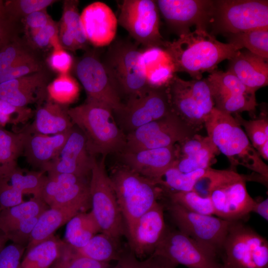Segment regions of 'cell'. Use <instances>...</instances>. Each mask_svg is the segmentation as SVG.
<instances>
[{
	"label": "cell",
	"mask_w": 268,
	"mask_h": 268,
	"mask_svg": "<svg viewBox=\"0 0 268 268\" xmlns=\"http://www.w3.org/2000/svg\"><path fill=\"white\" fill-rule=\"evenodd\" d=\"M169 55L176 73L186 72L192 79L202 78L205 72L216 70L217 65L230 60L241 49L230 43L218 41L207 30L196 28L172 42H166L164 48Z\"/></svg>",
	"instance_id": "cell-1"
},
{
	"label": "cell",
	"mask_w": 268,
	"mask_h": 268,
	"mask_svg": "<svg viewBox=\"0 0 268 268\" xmlns=\"http://www.w3.org/2000/svg\"><path fill=\"white\" fill-rule=\"evenodd\" d=\"M247 181L246 175L236 170L210 167L195 190L210 198L214 215L228 221H242L252 212L256 203L248 192Z\"/></svg>",
	"instance_id": "cell-2"
},
{
	"label": "cell",
	"mask_w": 268,
	"mask_h": 268,
	"mask_svg": "<svg viewBox=\"0 0 268 268\" xmlns=\"http://www.w3.org/2000/svg\"><path fill=\"white\" fill-rule=\"evenodd\" d=\"M204 127L207 136L219 152L227 157L231 169L244 166L268 182V165L232 115L214 107L205 119Z\"/></svg>",
	"instance_id": "cell-3"
},
{
	"label": "cell",
	"mask_w": 268,
	"mask_h": 268,
	"mask_svg": "<svg viewBox=\"0 0 268 268\" xmlns=\"http://www.w3.org/2000/svg\"><path fill=\"white\" fill-rule=\"evenodd\" d=\"M67 113L73 125L84 135L91 155L106 156L125 149L126 134L116 122L113 110L108 105L86 100L80 105L68 108Z\"/></svg>",
	"instance_id": "cell-4"
},
{
	"label": "cell",
	"mask_w": 268,
	"mask_h": 268,
	"mask_svg": "<svg viewBox=\"0 0 268 268\" xmlns=\"http://www.w3.org/2000/svg\"><path fill=\"white\" fill-rule=\"evenodd\" d=\"M142 51L136 42L117 40L110 44L101 60L113 85L122 100L125 99L124 103L142 96L150 88L146 78Z\"/></svg>",
	"instance_id": "cell-5"
},
{
	"label": "cell",
	"mask_w": 268,
	"mask_h": 268,
	"mask_svg": "<svg viewBox=\"0 0 268 268\" xmlns=\"http://www.w3.org/2000/svg\"><path fill=\"white\" fill-rule=\"evenodd\" d=\"M110 178L128 236L139 218L164 194L153 181L126 166L115 169Z\"/></svg>",
	"instance_id": "cell-6"
},
{
	"label": "cell",
	"mask_w": 268,
	"mask_h": 268,
	"mask_svg": "<svg viewBox=\"0 0 268 268\" xmlns=\"http://www.w3.org/2000/svg\"><path fill=\"white\" fill-rule=\"evenodd\" d=\"M171 112L197 132L214 108L206 78L185 80L176 74L166 86Z\"/></svg>",
	"instance_id": "cell-7"
},
{
	"label": "cell",
	"mask_w": 268,
	"mask_h": 268,
	"mask_svg": "<svg viewBox=\"0 0 268 268\" xmlns=\"http://www.w3.org/2000/svg\"><path fill=\"white\" fill-rule=\"evenodd\" d=\"M105 156L98 161L93 156L89 180L92 212L101 233L119 241L126 226L105 166Z\"/></svg>",
	"instance_id": "cell-8"
},
{
	"label": "cell",
	"mask_w": 268,
	"mask_h": 268,
	"mask_svg": "<svg viewBox=\"0 0 268 268\" xmlns=\"http://www.w3.org/2000/svg\"><path fill=\"white\" fill-rule=\"evenodd\" d=\"M209 26L211 34L226 36L268 27L267 0H215Z\"/></svg>",
	"instance_id": "cell-9"
},
{
	"label": "cell",
	"mask_w": 268,
	"mask_h": 268,
	"mask_svg": "<svg viewBox=\"0 0 268 268\" xmlns=\"http://www.w3.org/2000/svg\"><path fill=\"white\" fill-rule=\"evenodd\" d=\"M230 268H268V242L242 221H231L223 249Z\"/></svg>",
	"instance_id": "cell-10"
},
{
	"label": "cell",
	"mask_w": 268,
	"mask_h": 268,
	"mask_svg": "<svg viewBox=\"0 0 268 268\" xmlns=\"http://www.w3.org/2000/svg\"><path fill=\"white\" fill-rule=\"evenodd\" d=\"M119 9L118 23L136 43L145 48H164L167 41L160 33V12L155 0H124Z\"/></svg>",
	"instance_id": "cell-11"
},
{
	"label": "cell",
	"mask_w": 268,
	"mask_h": 268,
	"mask_svg": "<svg viewBox=\"0 0 268 268\" xmlns=\"http://www.w3.org/2000/svg\"><path fill=\"white\" fill-rule=\"evenodd\" d=\"M167 210L178 230L216 255L222 250L231 221L196 213L170 201Z\"/></svg>",
	"instance_id": "cell-12"
},
{
	"label": "cell",
	"mask_w": 268,
	"mask_h": 268,
	"mask_svg": "<svg viewBox=\"0 0 268 268\" xmlns=\"http://www.w3.org/2000/svg\"><path fill=\"white\" fill-rule=\"evenodd\" d=\"M197 133L171 112L126 134L124 150L136 151L172 146Z\"/></svg>",
	"instance_id": "cell-13"
},
{
	"label": "cell",
	"mask_w": 268,
	"mask_h": 268,
	"mask_svg": "<svg viewBox=\"0 0 268 268\" xmlns=\"http://www.w3.org/2000/svg\"><path fill=\"white\" fill-rule=\"evenodd\" d=\"M206 79L215 108L231 115L248 112L256 118L258 106L256 92L246 87L234 74L228 70L216 69L210 73Z\"/></svg>",
	"instance_id": "cell-14"
},
{
	"label": "cell",
	"mask_w": 268,
	"mask_h": 268,
	"mask_svg": "<svg viewBox=\"0 0 268 268\" xmlns=\"http://www.w3.org/2000/svg\"><path fill=\"white\" fill-rule=\"evenodd\" d=\"M151 255L164 257L188 268H221L216 254L179 230L167 229Z\"/></svg>",
	"instance_id": "cell-15"
},
{
	"label": "cell",
	"mask_w": 268,
	"mask_h": 268,
	"mask_svg": "<svg viewBox=\"0 0 268 268\" xmlns=\"http://www.w3.org/2000/svg\"><path fill=\"white\" fill-rule=\"evenodd\" d=\"M171 112L166 86L149 89L142 96L128 100L115 114L125 134L159 119Z\"/></svg>",
	"instance_id": "cell-16"
},
{
	"label": "cell",
	"mask_w": 268,
	"mask_h": 268,
	"mask_svg": "<svg viewBox=\"0 0 268 268\" xmlns=\"http://www.w3.org/2000/svg\"><path fill=\"white\" fill-rule=\"evenodd\" d=\"M75 72L87 96L86 100L105 104L114 113L124 103L113 85L101 60L94 53L85 55L77 63Z\"/></svg>",
	"instance_id": "cell-17"
},
{
	"label": "cell",
	"mask_w": 268,
	"mask_h": 268,
	"mask_svg": "<svg viewBox=\"0 0 268 268\" xmlns=\"http://www.w3.org/2000/svg\"><path fill=\"white\" fill-rule=\"evenodd\" d=\"M159 12L179 36L190 32V28L207 30L211 21L213 0H155Z\"/></svg>",
	"instance_id": "cell-18"
},
{
	"label": "cell",
	"mask_w": 268,
	"mask_h": 268,
	"mask_svg": "<svg viewBox=\"0 0 268 268\" xmlns=\"http://www.w3.org/2000/svg\"><path fill=\"white\" fill-rule=\"evenodd\" d=\"M41 198L50 207L91 206L89 180L70 174H47Z\"/></svg>",
	"instance_id": "cell-19"
},
{
	"label": "cell",
	"mask_w": 268,
	"mask_h": 268,
	"mask_svg": "<svg viewBox=\"0 0 268 268\" xmlns=\"http://www.w3.org/2000/svg\"><path fill=\"white\" fill-rule=\"evenodd\" d=\"M93 156L88 150L84 135L73 125L57 156L41 171L47 174H70L88 178Z\"/></svg>",
	"instance_id": "cell-20"
},
{
	"label": "cell",
	"mask_w": 268,
	"mask_h": 268,
	"mask_svg": "<svg viewBox=\"0 0 268 268\" xmlns=\"http://www.w3.org/2000/svg\"><path fill=\"white\" fill-rule=\"evenodd\" d=\"M166 229L163 206L157 202L139 218L128 235L131 251L137 259L150 256Z\"/></svg>",
	"instance_id": "cell-21"
},
{
	"label": "cell",
	"mask_w": 268,
	"mask_h": 268,
	"mask_svg": "<svg viewBox=\"0 0 268 268\" xmlns=\"http://www.w3.org/2000/svg\"><path fill=\"white\" fill-rule=\"evenodd\" d=\"M175 159L173 166L188 173L210 167L219 153L210 138L195 134L174 145Z\"/></svg>",
	"instance_id": "cell-22"
},
{
	"label": "cell",
	"mask_w": 268,
	"mask_h": 268,
	"mask_svg": "<svg viewBox=\"0 0 268 268\" xmlns=\"http://www.w3.org/2000/svg\"><path fill=\"white\" fill-rule=\"evenodd\" d=\"M80 18L88 42L97 47L112 43L118 20L108 5L100 1L93 2L83 9Z\"/></svg>",
	"instance_id": "cell-23"
},
{
	"label": "cell",
	"mask_w": 268,
	"mask_h": 268,
	"mask_svg": "<svg viewBox=\"0 0 268 268\" xmlns=\"http://www.w3.org/2000/svg\"><path fill=\"white\" fill-rule=\"evenodd\" d=\"M48 76L44 70L0 83V100L16 107L42 102L47 97Z\"/></svg>",
	"instance_id": "cell-24"
},
{
	"label": "cell",
	"mask_w": 268,
	"mask_h": 268,
	"mask_svg": "<svg viewBox=\"0 0 268 268\" xmlns=\"http://www.w3.org/2000/svg\"><path fill=\"white\" fill-rule=\"evenodd\" d=\"M122 157L126 167L154 182L175 161L174 146L142 149L136 151L123 150Z\"/></svg>",
	"instance_id": "cell-25"
},
{
	"label": "cell",
	"mask_w": 268,
	"mask_h": 268,
	"mask_svg": "<svg viewBox=\"0 0 268 268\" xmlns=\"http://www.w3.org/2000/svg\"><path fill=\"white\" fill-rule=\"evenodd\" d=\"M229 62L227 70L250 90L256 92L268 85V59L248 50H240Z\"/></svg>",
	"instance_id": "cell-26"
},
{
	"label": "cell",
	"mask_w": 268,
	"mask_h": 268,
	"mask_svg": "<svg viewBox=\"0 0 268 268\" xmlns=\"http://www.w3.org/2000/svg\"><path fill=\"white\" fill-rule=\"evenodd\" d=\"M70 130L55 135L29 134L25 131L23 154L28 163L42 171L58 155Z\"/></svg>",
	"instance_id": "cell-27"
},
{
	"label": "cell",
	"mask_w": 268,
	"mask_h": 268,
	"mask_svg": "<svg viewBox=\"0 0 268 268\" xmlns=\"http://www.w3.org/2000/svg\"><path fill=\"white\" fill-rule=\"evenodd\" d=\"M67 106L49 100L38 107L35 120L24 131L29 134L55 135L70 130L73 127L67 113Z\"/></svg>",
	"instance_id": "cell-28"
},
{
	"label": "cell",
	"mask_w": 268,
	"mask_h": 268,
	"mask_svg": "<svg viewBox=\"0 0 268 268\" xmlns=\"http://www.w3.org/2000/svg\"><path fill=\"white\" fill-rule=\"evenodd\" d=\"M142 59L147 82L150 87L167 86L176 74L172 60L163 48H145L142 51Z\"/></svg>",
	"instance_id": "cell-29"
},
{
	"label": "cell",
	"mask_w": 268,
	"mask_h": 268,
	"mask_svg": "<svg viewBox=\"0 0 268 268\" xmlns=\"http://www.w3.org/2000/svg\"><path fill=\"white\" fill-rule=\"evenodd\" d=\"M83 211L86 210L78 206L49 207L45 210L38 218L25 251L54 235L73 216Z\"/></svg>",
	"instance_id": "cell-30"
},
{
	"label": "cell",
	"mask_w": 268,
	"mask_h": 268,
	"mask_svg": "<svg viewBox=\"0 0 268 268\" xmlns=\"http://www.w3.org/2000/svg\"><path fill=\"white\" fill-rule=\"evenodd\" d=\"M78 0H65L59 32L61 44L68 49L85 48L87 39L78 12Z\"/></svg>",
	"instance_id": "cell-31"
},
{
	"label": "cell",
	"mask_w": 268,
	"mask_h": 268,
	"mask_svg": "<svg viewBox=\"0 0 268 268\" xmlns=\"http://www.w3.org/2000/svg\"><path fill=\"white\" fill-rule=\"evenodd\" d=\"M99 232H101L100 229L92 212H80L66 224L65 241L78 249L84 246Z\"/></svg>",
	"instance_id": "cell-32"
},
{
	"label": "cell",
	"mask_w": 268,
	"mask_h": 268,
	"mask_svg": "<svg viewBox=\"0 0 268 268\" xmlns=\"http://www.w3.org/2000/svg\"><path fill=\"white\" fill-rule=\"evenodd\" d=\"M208 169L184 173L172 166L154 182L161 188L164 194L190 191L194 190L196 185L205 175Z\"/></svg>",
	"instance_id": "cell-33"
},
{
	"label": "cell",
	"mask_w": 268,
	"mask_h": 268,
	"mask_svg": "<svg viewBox=\"0 0 268 268\" xmlns=\"http://www.w3.org/2000/svg\"><path fill=\"white\" fill-rule=\"evenodd\" d=\"M0 173L4 175L12 186L23 194H32L40 198L47 175L41 171H30L23 173L17 166L0 167Z\"/></svg>",
	"instance_id": "cell-34"
},
{
	"label": "cell",
	"mask_w": 268,
	"mask_h": 268,
	"mask_svg": "<svg viewBox=\"0 0 268 268\" xmlns=\"http://www.w3.org/2000/svg\"><path fill=\"white\" fill-rule=\"evenodd\" d=\"M62 242L53 235L25 251L21 268H50L59 256Z\"/></svg>",
	"instance_id": "cell-35"
},
{
	"label": "cell",
	"mask_w": 268,
	"mask_h": 268,
	"mask_svg": "<svg viewBox=\"0 0 268 268\" xmlns=\"http://www.w3.org/2000/svg\"><path fill=\"white\" fill-rule=\"evenodd\" d=\"M50 207L40 198L30 200L0 211V230L3 233L16 223L39 216Z\"/></svg>",
	"instance_id": "cell-36"
},
{
	"label": "cell",
	"mask_w": 268,
	"mask_h": 268,
	"mask_svg": "<svg viewBox=\"0 0 268 268\" xmlns=\"http://www.w3.org/2000/svg\"><path fill=\"white\" fill-rule=\"evenodd\" d=\"M118 244V241L101 233L94 236L84 246L73 249L81 256L100 262L110 263L117 261L123 253Z\"/></svg>",
	"instance_id": "cell-37"
},
{
	"label": "cell",
	"mask_w": 268,
	"mask_h": 268,
	"mask_svg": "<svg viewBox=\"0 0 268 268\" xmlns=\"http://www.w3.org/2000/svg\"><path fill=\"white\" fill-rule=\"evenodd\" d=\"M228 42L241 49L268 60V27L255 29L227 36Z\"/></svg>",
	"instance_id": "cell-38"
},
{
	"label": "cell",
	"mask_w": 268,
	"mask_h": 268,
	"mask_svg": "<svg viewBox=\"0 0 268 268\" xmlns=\"http://www.w3.org/2000/svg\"><path fill=\"white\" fill-rule=\"evenodd\" d=\"M79 91L78 83L68 74H60L47 87L48 100L65 106L75 101Z\"/></svg>",
	"instance_id": "cell-39"
},
{
	"label": "cell",
	"mask_w": 268,
	"mask_h": 268,
	"mask_svg": "<svg viewBox=\"0 0 268 268\" xmlns=\"http://www.w3.org/2000/svg\"><path fill=\"white\" fill-rule=\"evenodd\" d=\"M26 133H13L0 128V167L17 166L23 153Z\"/></svg>",
	"instance_id": "cell-40"
},
{
	"label": "cell",
	"mask_w": 268,
	"mask_h": 268,
	"mask_svg": "<svg viewBox=\"0 0 268 268\" xmlns=\"http://www.w3.org/2000/svg\"><path fill=\"white\" fill-rule=\"evenodd\" d=\"M110 263L100 262L81 256L62 241L59 255L50 268H111Z\"/></svg>",
	"instance_id": "cell-41"
},
{
	"label": "cell",
	"mask_w": 268,
	"mask_h": 268,
	"mask_svg": "<svg viewBox=\"0 0 268 268\" xmlns=\"http://www.w3.org/2000/svg\"><path fill=\"white\" fill-rule=\"evenodd\" d=\"M169 201L199 214L214 215V209L208 196H203L193 190L166 194Z\"/></svg>",
	"instance_id": "cell-42"
},
{
	"label": "cell",
	"mask_w": 268,
	"mask_h": 268,
	"mask_svg": "<svg viewBox=\"0 0 268 268\" xmlns=\"http://www.w3.org/2000/svg\"><path fill=\"white\" fill-rule=\"evenodd\" d=\"M266 109L262 108L259 117L253 120H246L239 114H235L233 116L244 128L245 133L256 150L268 141V118Z\"/></svg>",
	"instance_id": "cell-43"
},
{
	"label": "cell",
	"mask_w": 268,
	"mask_h": 268,
	"mask_svg": "<svg viewBox=\"0 0 268 268\" xmlns=\"http://www.w3.org/2000/svg\"><path fill=\"white\" fill-rule=\"evenodd\" d=\"M53 0H10L4 2L6 16L15 22L36 11L46 9Z\"/></svg>",
	"instance_id": "cell-44"
},
{
	"label": "cell",
	"mask_w": 268,
	"mask_h": 268,
	"mask_svg": "<svg viewBox=\"0 0 268 268\" xmlns=\"http://www.w3.org/2000/svg\"><path fill=\"white\" fill-rule=\"evenodd\" d=\"M43 70L42 63L30 53L0 74V83Z\"/></svg>",
	"instance_id": "cell-45"
},
{
	"label": "cell",
	"mask_w": 268,
	"mask_h": 268,
	"mask_svg": "<svg viewBox=\"0 0 268 268\" xmlns=\"http://www.w3.org/2000/svg\"><path fill=\"white\" fill-rule=\"evenodd\" d=\"M30 53L14 37L0 50V74Z\"/></svg>",
	"instance_id": "cell-46"
},
{
	"label": "cell",
	"mask_w": 268,
	"mask_h": 268,
	"mask_svg": "<svg viewBox=\"0 0 268 268\" xmlns=\"http://www.w3.org/2000/svg\"><path fill=\"white\" fill-rule=\"evenodd\" d=\"M58 25L53 20L47 25L30 33L33 43L40 48L52 47L53 49L63 48L59 38Z\"/></svg>",
	"instance_id": "cell-47"
},
{
	"label": "cell",
	"mask_w": 268,
	"mask_h": 268,
	"mask_svg": "<svg viewBox=\"0 0 268 268\" xmlns=\"http://www.w3.org/2000/svg\"><path fill=\"white\" fill-rule=\"evenodd\" d=\"M39 216L18 222L4 233L12 243L27 247Z\"/></svg>",
	"instance_id": "cell-48"
},
{
	"label": "cell",
	"mask_w": 268,
	"mask_h": 268,
	"mask_svg": "<svg viewBox=\"0 0 268 268\" xmlns=\"http://www.w3.org/2000/svg\"><path fill=\"white\" fill-rule=\"evenodd\" d=\"M32 110L26 107H16L0 100V128H2L8 123L14 124V115L18 123H23L27 121L32 116Z\"/></svg>",
	"instance_id": "cell-49"
},
{
	"label": "cell",
	"mask_w": 268,
	"mask_h": 268,
	"mask_svg": "<svg viewBox=\"0 0 268 268\" xmlns=\"http://www.w3.org/2000/svg\"><path fill=\"white\" fill-rule=\"evenodd\" d=\"M23 194L15 189L7 178L0 173V209L17 205L23 201Z\"/></svg>",
	"instance_id": "cell-50"
},
{
	"label": "cell",
	"mask_w": 268,
	"mask_h": 268,
	"mask_svg": "<svg viewBox=\"0 0 268 268\" xmlns=\"http://www.w3.org/2000/svg\"><path fill=\"white\" fill-rule=\"evenodd\" d=\"M26 249L13 243L5 246L0 252V268H21Z\"/></svg>",
	"instance_id": "cell-51"
},
{
	"label": "cell",
	"mask_w": 268,
	"mask_h": 268,
	"mask_svg": "<svg viewBox=\"0 0 268 268\" xmlns=\"http://www.w3.org/2000/svg\"><path fill=\"white\" fill-rule=\"evenodd\" d=\"M50 67L60 74H68L72 66L71 56L64 48L53 49L48 59Z\"/></svg>",
	"instance_id": "cell-52"
},
{
	"label": "cell",
	"mask_w": 268,
	"mask_h": 268,
	"mask_svg": "<svg viewBox=\"0 0 268 268\" xmlns=\"http://www.w3.org/2000/svg\"><path fill=\"white\" fill-rule=\"evenodd\" d=\"M26 27L30 33L41 29L52 20L46 9L36 11L24 18Z\"/></svg>",
	"instance_id": "cell-53"
},
{
	"label": "cell",
	"mask_w": 268,
	"mask_h": 268,
	"mask_svg": "<svg viewBox=\"0 0 268 268\" xmlns=\"http://www.w3.org/2000/svg\"><path fill=\"white\" fill-rule=\"evenodd\" d=\"M150 256L144 260L140 261L131 251L123 252L116 265L111 268H148Z\"/></svg>",
	"instance_id": "cell-54"
},
{
	"label": "cell",
	"mask_w": 268,
	"mask_h": 268,
	"mask_svg": "<svg viewBox=\"0 0 268 268\" xmlns=\"http://www.w3.org/2000/svg\"><path fill=\"white\" fill-rule=\"evenodd\" d=\"M15 22L6 16H0V50L16 36L14 32Z\"/></svg>",
	"instance_id": "cell-55"
},
{
	"label": "cell",
	"mask_w": 268,
	"mask_h": 268,
	"mask_svg": "<svg viewBox=\"0 0 268 268\" xmlns=\"http://www.w3.org/2000/svg\"><path fill=\"white\" fill-rule=\"evenodd\" d=\"M177 266L164 257L151 255L148 268H176Z\"/></svg>",
	"instance_id": "cell-56"
},
{
	"label": "cell",
	"mask_w": 268,
	"mask_h": 268,
	"mask_svg": "<svg viewBox=\"0 0 268 268\" xmlns=\"http://www.w3.org/2000/svg\"><path fill=\"white\" fill-rule=\"evenodd\" d=\"M252 212H255L264 218L268 220V199H266L260 202L256 201Z\"/></svg>",
	"instance_id": "cell-57"
},
{
	"label": "cell",
	"mask_w": 268,
	"mask_h": 268,
	"mask_svg": "<svg viewBox=\"0 0 268 268\" xmlns=\"http://www.w3.org/2000/svg\"><path fill=\"white\" fill-rule=\"evenodd\" d=\"M258 153L261 158H264L265 160H268V141L265 142L257 150Z\"/></svg>",
	"instance_id": "cell-58"
},
{
	"label": "cell",
	"mask_w": 268,
	"mask_h": 268,
	"mask_svg": "<svg viewBox=\"0 0 268 268\" xmlns=\"http://www.w3.org/2000/svg\"><path fill=\"white\" fill-rule=\"evenodd\" d=\"M8 240V238L5 234L2 231L0 230V252L5 246L6 243Z\"/></svg>",
	"instance_id": "cell-59"
},
{
	"label": "cell",
	"mask_w": 268,
	"mask_h": 268,
	"mask_svg": "<svg viewBox=\"0 0 268 268\" xmlns=\"http://www.w3.org/2000/svg\"><path fill=\"white\" fill-rule=\"evenodd\" d=\"M4 2L0 0V16H6Z\"/></svg>",
	"instance_id": "cell-60"
},
{
	"label": "cell",
	"mask_w": 268,
	"mask_h": 268,
	"mask_svg": "<svg viewBox=\"0 0 268 268\" xmlns=\"http://www.w3.org/2000/svg\"><path fill=\"white\" fill-rule=\"evenodd\" d=\"M221 268H230L229 267L226 266H224L223 267Z\"/></svg>",
	"instance_id": "cell-61"
},
{
	"label": "cell",
	"mask_w": 268,
	"mask_h": 268,
	"mask_svg": "<svg viewBox=\"0 0 268 268\" xmlns=\"http://www.w3.org/2000/svg\"></svg>",
	"instance_id": "cell-62"
}]
</instances>
